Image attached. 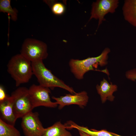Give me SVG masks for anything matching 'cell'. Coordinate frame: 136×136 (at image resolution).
Here are the masks:
<instances>
[{"label":"cell","mask_w":136,"mask_h":136,"mask_svg":"<svg viewBox=\"0 0 136 136\" xmlns=\"http://www.w3.org/2000/svg\"><path fill=\"white\" fill-rule=\"evenodd\" d=\"M7 71L17 87L28 82L33 74L31 62L20 54L12 57L7 65Z\"/></svg>","instance_id":"cell-1"},{"label":"cell","mask_w":136,"mask_h":136,"mask_svg":"<svg viewBox=\"0 0 136 136\" xmlns=\"http://www.w3.org/2000/svg\"><path fill=\"white\" fill-rule=\"evenodd\" d=\"M0 118L7 123L14 126L17 120L13 113L12 101L10 96L0 102Z\"/></svg>","instance_id":"cell-10"},{"label":"cell","mask_w":136,"mask_h":136,"mask_svg":"<svg viewBox=\"0 0 136 136\" xmlns=\"http://www.w3.org/2000/svg\"><path fill=\"white\" fill-rule=\"evenodd\" d=\"M20 54L31 62L43 60L48 56L47 46L42 41L27 39L22 45Z\"/></svg>","instance_id":"cell-5"},{"label":"cell","mask_w":136,"mask_h":136,"mask_svg":"<svg viewBox=\"0 0 136 136\" xmlns=\"http://www.w3.org/2000/svg\"><path fill=\"white\" fill-rule=\"evenodd\" d=\"M22 118L21 127L25 136H43L45 128L43 127L37 112H31Z\"/></svg>","instance_id":"cell-8"},{"label":"cell","mask_w":136,"mask_h":136,"mask_svg":"<svg viewBox=\"0 0 136 136\" xmlns=\"http://www.w3.org/2000/svg\"><path fill=\"white\" fill-rule=\"evenodd\" d=\"M52 98L56 101L59 109L65 106L72 105H76L82 108L83 107L86 105L89 99L87 92L84 91L73 94H67L59 97L52 96Z\"/></svg>","instance_id":"cell-9"},{"label":"cell","mask_w":136,"mask_h":136,"mask_svg":"<svg viewBox=\"0 0 136 136\" xmlns=\"http://www.w3.org/2000/svg\"><path fill=\"white\" fill-rule=\"evenodd\" d=\"M51 9L52 12L56 15H60L65 12V8L64 5L60 3H54L51 7Z\"/></svg>","instance_id":"cell-17"},{"label":"cell","mask_w":136,"mask_h":136,"mask_svg":"<svg viewBox=\"0 0 136 136\" xmlns=\"http://www.w3.org/2000/svg\"><path fill=\"white\" fill-rule=\"evenodd\" d=\"M111 83L109 84L104 78L101 81L100 84L96 86L97 91L103 103L105 102L107 100L111 101L114 100L115 97L113 94L117 90V87L116 85L112 84L111 82Z\"/></svg>","instance_id":"cell-11"},{"label":"cell","mask_w":136,"mask_h":136,"mask_svg":"<svg viewBox=\"0 0 136 136\" xmlns=\"http://www.w3.org/2000/svg\"><path fill=\"white\" fill-rule=\"evenodd\" d=\"M124 19L136 27V0H126L122 7Z\"/></svg>","instance_id":"cell-12"},{"label":"cell","mask_w":136,"mask_h":136,"mask_svg":"<svg viewBox=\"0 0 136 136\" xmlns=\"http://www.w3.org/2000/svg\"><path fill=\"white\" fill-rule=\"evenodd\" d=\"M43 61L31 62L33 74L37 79L39 85L51 89L56 87L60 88L72 94L76 93L72 87L65 84L47 69Z\"/></svg>","instance_id":"cell-2"},{"label":"cell","mask_w":136,"mask_h":136,"mask_svg":"<svg viewBox=\"0 0 136 136\" xmlns=\"http://www.w3.org/2000/svg\"><path fill=\"white\" fill-rule=\"evenodd\" d=\"M110 52V49L106 48L97 57H89L82 60L71 59L69 65L71 72L76 79H82L86 72L94 70L93 67L94 65L97 64L103 66L107 64L108 54Z\"/></svg>","instance_id":"cell-3"},{"label":"cell","mask_w":136,"mask_h":136,"mask_svg":"<svg viewBox=\"0 0 136 136\" xmlns=\"http://www.w3.org/2000/svg\"><path fill=\"white\" fill-rule=\"evenodd\" d=\"M126 76L127 78L132 81L136 80V69H134L127 72Z\"/></svg>","instance_id":"cell-18"},{"label":"cell","mask_w":136,"mask_h":136,"mask_svg":"<svg viewBox=\"0 0 136 136\" xmlns=\"http://www.w3.org/2000/svg\"><path fill=\"white\" fill-rule=\"evenodd\" d=\"M14 126L0 119V136H21L19 131Z\"/></svg>","instance_id":"cell-15"},{"label":"cell","mask_w":136,"mask_h":136,"mask_svg":"<svg viewBox=\"0 0 136 136\" xmlns=\"http://www.w3.org/2000/svg\"><path fill=\"white\" fill-rule=\"evenodd\" d=\"M67 128L69 129L74 128L78 130L82 131L90 136H121L105 129L100 130L94 129H90L87 127L80 126L71 121L69 122Z\"/></svg>","instance_id":"cell-13"},{"label":"cell","mask_w":136,"mask_h":136,"mask_svg":"<svg viewBox=\"0 0 136 136\" xmlns=\"http://www.w3.org/2000/svg\"><path fill=\"white\" fill-rule=\"evenodd\" d=\"M80 136H90L88 134L81 131L78 130Z\"/></svg>","instance_id":"cell-20"},{"label":"cell","mask_w":136,"mask_h":136,"mask_svg":"<svg viewBox=\"0 0 136 136\" xmlns=\"http://www.w3.org/2000/svg\"><path fill=\"white\" fill-rule=\"evenodd\" d=\"M10 0H1L0 1V11L6 13L10 16L11 19L15 21L17 18V10L15 9H13L11 5Z\"/></svg>","instance_id":"cell-16"},{"label":"cell","mask_w":136,"mask_h":136,"mask_svg":"<svg viewBox=\"0 0 136 136\" xmlns=\"http://www.w3.org/2000/svg\"><path fill=\"white\" fill-rule=\"evenodd\" d=\"M14 114L16 119L22 118L32 111L33 108L28 89L25 87H20L11 93Z\"/></svg>","instance_id":"cell-4"},{"label":"cell","mask_w":136,"mask_h":136,"mask_svg":"<svg viewBox=\"0 0 136 136\" xmlns=\"http://www.w3.org/2000/svg\"><path fill=\"white\" fill-rule=\"evenodd\" d=\"M67 129L65 125L62 124L60 121H58L45 128L43 136H73Z\"/></svg>","instance_id":"cell-14"},{"label":"cell","mask_w":136,"mask_h":136,"mask_svg":"<svg viewBox=\"0 0 136 136\" xmlns=\"http://www.w3.org/2000/svg\"><path fill=\"white\" fill-rule=\"evenodd\" d=\"M119 3L118 0H98L93 2L89 21L93 18L98 20V28L103 21L106 20L105 17L106 14L115 12Z\"/></svg>","instance_id":"cell-7"},{"label":"cell","mask_w":136,"mask_h":136,"mask_svg":"<svg viewBox=\"0 0 136 136\" xmlns=\"http://www.w3.org/2000/svg\"><path fill=\"white\" fill-rule=\"evenodd\" d=\"M32 104L33 108L40 106L54 108L58 105L51 100L49 88L40 85L33 84L28 89Z\"/></svg>","instance_id":"cell-6"},{"label":"cell","mask_w":136,"mask_h":136,"mask_svg":"<svg viewBox=\"0 0 136 136\" xmlns=\"http://www.w3.org/2000/svg\"></svg>","instance_id":"cell-21"},{"label":"cell","mask_w":136,"mask_h":136,"mask_svg":"<svg viewBox=\"0 0 136 136\" xmlns=\"http://www.w3.org/2000/svg\"><path fill=\"white\" fill-rule=\"evenodd\" d=\"M6 94L5 90L2 85L0 86V102H2L6 100L9 97Z\"/></svg>","instance_id":"cell-19"}]
</instances>
